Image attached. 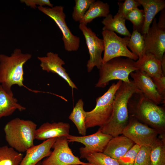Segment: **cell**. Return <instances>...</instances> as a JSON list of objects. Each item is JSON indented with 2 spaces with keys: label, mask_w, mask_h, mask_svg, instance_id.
Wrapping results in <instances>:
<instances>
[{
  "label": "cell",
  "mask_w": 165,
  "mask_h": 165,
  "mask_svg": "<svg viewBox=\"0 0 165 165\" xmlns=\"http://www.w3.org/2000/svg\"><path fill=\"white\" fill-rule=\"evenodd\" d=\"M99 69V78L95 87L101 88L105 87L110 81L113 80L130 82V74L138 70L136 61L121 57L114 58L105 63H102Z\"/></svg>",
  "instance_id": "obj_5"
},
{
  "label": "cell",
  "mask_w": 165,
  "mask_h": 165,
  "mask_svg": "<svg viewBox=\"0 0 165 165\" xmlns=\"http://www.w3.org/2000/svg\"><path fill=\"white\" fill-rule=\"evenodd\" d=\"M136 63L138 70L144 72L151 78L159 77L163 74L160 61L151 53H145Z\"/></svg>",
  "instance_id": "obj_20"
},
{
  "label": "cell",
  "mask_w": 165,
  "mask_h": 165,
  "mask_svg": "<svg viewBox=\"0 0 165 165\" xmlns=\"http://www.w3.org/2000/svg\"><path fill=\"white\" fill-rule=\"evenodd\" d=\"M118 4L119 10L116 15L125 19L130 12L141 6L136 0H125L123 2L119 1L118 2Z\"/></svg>",
  "instance_id": "obj_31"
},
{
  "label": "cell",
  "mask_w": 165,
  "mask_h": 165,
  "mask_svg": "<svg viewBox=\"0 0 165 165\" xmlns=\"http://www.w3.org/2000/svg\"><path fill=\"white\" fill-rule=\"evenodd\" d=\"M159 20L157 23L158 28L160 29L165 30V9L161 11Z\"/></svg>",
  "instance_id": "obj_36"
},
{
  "label": "cell",
  "mask_w": 165,
  "mask_h": 165,
  "mask_svg": "<svg viewBox=\"0 0 165 165\" xmlns=\"http://www.w3.org/2000/svg\"><path fill=\"white\" fill-rule=\"evenodd\" d=\"M134 144L133 141L122 134L112 137L108 142L103 153L118 160Z\"/></svg>",
  "instance_id": "obj_18"
},
{
  "label": "cell",
  "mask_w": 165,
  "mask_h": 165,
  "mask_svg": "<svg viewBox=\"0 0 165 165\" xmlns=\"http://www.w3.org/2000/svg\"><path fill=\"white\" fill-rule=\"evenodd\" d=\"M20 2L21 3H25L26 6L34 9L36 8L37 5L41 6H47L50 8L53 7V5L49 0H21Z\"/></svg>",
  "instance_id": "obj_35"
},
{
  "label": "cell",
  "mask_w": 165,
  "mask_h": 165,
  "mask_svg": "<svg viewBox=\"0 0 165 165\" xmlns=\"http://www.w3.org/2000/svg\"><path fill=\"white\" fill-rule=\"evenodd\" d=\"M26 108L18 103L13 94L7 92L0 85V119L12 115L16 110H25Z\"/></svg>",
  "instance_id": "obj_21"
},
{
  "label": "cell",
  "mask_w": 165,
  "mask_h": 165,
  "mask_svg": "<svg viewBox=\"0 0 165 165\" xmlns=\"http://www.w3.org/2000/svg\"><path fill=\"white\" fill-rule=\"evenodd\" d=\"M79 28L85 38L90 55L86 64L87 71L90 72L96 66L99 69L102 63V53L104 50L103 39L99 38L91 29L79 24Z\"/></svg>",
  "instance_id": "obj_12"
},
{
  "label": "cell",
  "mask_w": 165,
  "mask_h": 165,
  "mask_svg": "<svg viewBox=\"0 0 165 165\" xmlns=\"http://www.w3.org/2000/svg\"><path fill=\"white\" fill-rule=\"evenodd\" d=\"M126 20L116 16L113 17L109 13L102 21L104 26L102 30H108L116 32L125 36L130 37L131 34L125 25Z\"/></svg>",
  "instance_id": "obj_23"
},
{
  "label": "cell",
  "mask_w": 165,
  "mask_h": 165,
  "mask_svg": "<svg viewBox=\"0 0 165 165\" xmlns=\"http://www.w3.org/2000/svg\"><path fill=\"white\" fill-rule=\"evenodd\" d=\"M86 159L92 165H120L117 160L103 152H95L87 156Z\"/></svg>",
  "instance_id": "obj_28"
},
{
  "label": "cell",
  "mask_w": 165,
  "mask_h": 165,
  "mask_svg": "<svg viewBox=\"0 0 165 165\" xmlns=\"http://www.w3.org/2000/svg\"><path fill=\"white\" fill-rule=\"evenodd\" d=\"M37 124L33 121L16 118L7 122L4 130L10 147L20 152H26L34 145Z\"/></svg>",
  "instance_id": "obj_4"
},
{
  "label": "cell",
  "mask_w": 165,
  "mask_h": 165,
  "mask_svg": "<svg viewBox=\"0 0 165 165\" xmlns=\"http://www.w3.org/2000/svg\"><path fill=\"white\" fill-rule=\"evenodd\" d=\"M160 135L150 147L151 165H165V134Z\"/></svg>",
  "instance_id": "obj_25"
},
{
  "label": "cell",
  "mask_w": 165,
  "mask_h": 165,
  "mask_svg": "<svg viewBox=\"0 0 165 165\" xmlns=\"http://www.w3.org/2000/svg\"><path fill=\"white\" fill-rule=\"evenodd\" d=\"M122 134L140 147H151L161 134L156 130L149 127L134 117L129 116L128 123L124 129Z\"/></svg>",
  "instance_id": "obj_9"
},
{
  "label": "cell",
  "mask_w": 165,
  "mask_h": 165,
  "mask_svg": "<svg viewBox=\"0 0 165 165\" xmlns=\"http://www.w3.org/2000/svg\"><path fill=\"white\" fill-rule=\"evenodd\" d=\"M36 165H41V162H39Z\"/></svg>",
  "instance_id": "obj_38"
},
{
  "label": "cell",
  "mask_w": 165,
  "mask_h": 165,
  "mask_svg": "<svg viewBox=\"0 0 165 165\" xmlns=\"http://www.w3.org/2000/svg\"><path fill=\"white\" fill-rule=\"evenodd\" d=\"M130 75L137 87L148 98L158 105L165 103V100L158 93L152 79L146 73L137 70Z\"/></svg>",
  "instance_id": "obj_15"
},
{
  "label": "cell",
  "mask_w": 165,
  "mask_h": 165,
  "mask_svg": "<svg viewBox=\"0 0 165 165\" xmlns=\"http://www.w3.org/2000/svg\"><path fill=\"white\" fill-rule=\"evenodd\" d=\"M122 81L114 83L102 95L96 99V105L92 110L86 112V128L103 126L109 119L112 111L113 102L116 92Z\"/></svg>",
  "instance_id": "obj_6"
},
{
  "label": "cell",
  "mask_w": 165,
  "mask_h": 165,
  "mask_svg": "<svg viewBox=\"0 0 165 165\" xmlns=\"http://www.w3.org/2000/svg\"><path fill=\"white\" fill-rule=\"evenodd\" d=\"M94 0H75V6L72 14L73 19L79 22L82 19L91 4Z\"/></svg>",
  "instance_id": "obj_30"
},
{
  "label": "cell",
  "mask_w": 165,
  "mask_h": 165,
  "mask_svg": "<svg viewBox=\"0 0 165 165\" xmlns=\"http://www.w3.org/2000/svg\"><path fill=\"white\" fill-rule=\"evenodd\" d=\"M128 110L129 116L160 132H165V111L148 98L141 92L134 94L129 100Z\"/></svg>",
  "instance_id": "obj_2"
},
{
  "label": "cell",
  "mask_w": 165,
  "mask_h": 165,
  "mask_svg": "<svg viewBox=\"0 0 165 165\" xmlns=\"http://www.w3.org/2000/svg\"><path fill=\"white\" fill-rule=\"evenodd\" d=\"M37 8L40 11L53 20L61 30L65 50L68 52L78 50L80 38L73 34L68 26L65 20L66 15L64 11V7L57 6L52 8L41 6Z\"/></svg>",
  "instance_id": "obj_8"
},
{
  "label": "cell",
  "mask_w": 165,
  "mask_h": 165,
  "mask_svg": "<svg viewBox=\"0 0 165 165\" xmlns=\"http://www.w3.org/2000/svg\"><path fill=\"white\" fill-rule=\"evenodd\" d=\"M141 92L132 80L130 82H122L115 94L111 116L108 122L99 128L102 133L112 137L122 134L129 119V100L134 94Z\"/></svg>",
  "instance_id": "obj_1"
},
{
  "label": "cell",
  "mask_w": 165,
  "mask_h": 165,
  "mask_svg": "<svg viewBox=\"0 0 165 165\" xmlns=\"http://www.w3.org/2000/svg\"><path fill=\"white\" fill-rule=\"evenodd\" d=\"M37 58L40 61V66L43 70L57 74L66 82L72 90L78 89L62 66L65 62L57 53L49 52L46 56L38 57Z\"/></svg>",
  "instance_id": "obj_14"
},
{
  "label": "cell",
  "mask_w": 165,
  "mask_h": 165,
  "mask_svg": "<svg viewBox=\"0 0 165 165\" xmlns=\"http://www.w3.org/2000/svg\"><path fill=\"white\" fill-rule=\"evenodd\" d=\"M126 20L130 21L133 24V30H136L141 34L145 22V13L143 9L136 8L127 16Z\"/></svg>",
  "instance_id": "obj_29"
},
{
  "label": "cell",
  "mask_w": 165,
  "mask_h": 165,
  "mask_svg": "<svg viewBox=\"0 0 165 165\" xmlns=\"http://www.w3.org/2000/svg\"><path fill=\"white\" fill-rule=\"evenodd\" d=\"M127 46L140 58L145 54L144 35L137 31L133 30L128 41Z\"/></svg>",
  "instance_id": "obj_27"
},
{
  "label": "cell",
  "mask_w": 165,
  "mask_h": 165,
  "mask_svg": "<svg viewBox=\"0 0 165 165\" xmlns=\"http://www.w3.org/2000/svg\"><path fill=\"white\" fill-rule=\"evenodd\" d=\"M144 8L145 22L141 32L142 35L148 33L150 26L155 15L165 9L164 0H136Z\"/></svg>",
  "instance_id": "obj_19"
},
{
  "label": "cell",
  "mask_w": 165,
  "mask_h": 165,
  "mask_svg": "<svg viewBox=\"0 0 165 165\" xmlns=\"http://www.w3.org/2000/svg\"><path fill=\"white\" fill-rule=\"evenodd\" d=\"M57 138L46 140L28 149L19 165H36L42 159L49 156L52 152L51 149Z\"/></svg>",
  "instance_id": "obj_16"
},
{
  "label": "cell",
  "mask_w": 165,
  "mask_h": 165,
  "mask_svg": "<svg viewBox=\"0 0 165 165\" xmlns=\"http://www.w3.org/2000/svg\"><path fill=\"white\" fill-rule=\"evenodd\" d=\"M152 79L158 93L165 100V75L162 74L160 77Z\"/></svg>",
  "instance_id": "obj_34"
},
{
  "label": "cell",
  "mask_w": 165,
  "mask_h": 165,
  "mask_svg": "<svg viewBox=\"0 0 165 165\" xmlns=\"http://www.w3.org/2000/svg\"><path fill=\"white\" fill-rule=\"evenodd\" d=\"M52 148L53 151L41 162V165H92L74 155L66 137L57 138Z\"/></svg>",
  "instance_id": "obj_10"
},
{
  "label": "cell",
  "mask_w": 165,
  "mask_h": 165,
  "mask_svg": "<svg viewBox=\"0 0 165 165\" xmlns=\"http://www.w3.org/2000/svg\"><path fill=\"white\" fill-rule=\"evenodd\" d=\"M161 68L162 74L165 75V54H164L161 61Z\"/></svg>",
  "instance_id": "obj_37"
},
{
  "label": "cell",
  "mask_w": 165,
  "mask_h": 165,
  "mask_svg": "<svg viewBox=\"0 0 165 165\" xmlns=\"http://www.w3.org/2000/svg\"><path fill=\"white\" fill-rule=\"evenodd\" d=\"M109 6L107 3L100 0H95L90 5L84 16L79 22L86 25L98 17H106L110 13Z\"/></svg>",
  "instance_id": "obj_22"
},
{
  "label": "cell",
  "mask_w": 165,
  "mask_h": 165,
  "mask_svg": "<svg viewBox=\"0 0 165 165\" xmlns=\"http://www.w3.org/2000/svg\"><path fill=\"white\" fill-rule=\"evenodd\" d=\"M140 147L134 144V146L118 161L120 165H134V161Z\"/></svg>",
  "instance_id": "obj_33"
},
{
  "label": "cell",
  "mask_w": 165,
  "mask_h": 165,
  "mask_svg": "<svg viewBox=\"0 0 165 165\" xmlns=\"http://www.w3.org/2000/svg\"><path fill=\"white\" fill-rule=\"evenodd\" d=\"M102 34L104 44L102 64L119 57H125L134 61L138 59V57L127 48V43L130 37L122 38L115 32L108 30H103Z\"/></svg>",
  "instance_id": "obj_7"
},
{
  "label": "cell",
  "mask_w": 165,
  "mask_h": 165,
  "mask_svg": "<svg viewBox=\"0 0 165 165\" xmlns=\"http://www.w3.org/2000/svg\"><path fill=\"white\" fill-rule=\"evenodd\" d=\"M23 158L21 152L10 146L0 147V165H19Z\"/></svg>",
  "instance_id": "obj_26"
},
{
  "label": "cell",
  "mask_w": 165,
  "mask_h": 165,
  "mask_svg": "<svg viewBox=\"0 0 165 165\" xmlns=\"http://www.w3.org/2000/svg\"><path fill=\"white\" fill-rule=\"evenodd\" d=\"M150 152V147H141L136 156L134 165H151Z\"/></svg>",
  "instance_id": "obj_32"
},
{
  "label": "cell",
  "mask_w": 165,
  "mask_h": 165,
  "mask_svg": "<svg viewBox=\"0 0 165 165\" xmlns=\"http://www.w3.org/2000/svg\"><path fill=\"white\" fill-rule=\"evenodd\" d=\"M68 142H77L83 144L84 147L79 148L80 158H85L95 152H103L109 140L112 137L102 133L99 129L95 133L81 136L69 135L66 137Z\"/></svg>",
  "instance_id": "obj_11"
},
{
  "label": "cell",
  "mask_w": 165,
  "mask_h": 165,
  "mask_svg": "<svg viewBox=\"0 0 165 165\" xmlns=\"http://www.w3.org/2000/svg\"><path fill=\"white\" fill-rule=\"evenodd\" d=\"M83 106L84 102L82 99H79L68 118L74 124L79 133L82 136H85L87 129L85 125L86 112L84 109Z\"/></svg>",
  "instance_id": "obj_24"
},
{
  "label": "cell",
  "mask_w": 165,
  "mask_h": 165,
  "mask_svg": "<svg viewBox=\"0 0 165 165\" xmlns=\"http://www.w3.org/2000/svg\"><path fill=\"white\" fill-rule=\"evenodd\" d=\"M70 125L62 122L50 123L46 122L37 128L35 133V139L40 140L67 137L69 135Z\"/></svg>",
  "instance_id": "obj_17"
},
{
  "label": "cell",
  "mask_w": 165,
  "mask_h": 165,
  "mask_svg": "<svg viewBox=\"0 0 165 165\" xmlns=\"http://www.w3.org/2000/svg\"></svg>",
  "instance_id": "obj_39"
},
{
  "label": "cell",
  "mask_w": 165,
  "mask_h": 165,
  "mask_svg": "<svg viewBox=\"0 0 165 165\" xmlns=\"http://www.w3.org/2000/svg\"><path fill=\"white\" fill-rule=\"evenodd\" d=\"M32 57L16 48L10 56L0 54V85L8 93H13L12 86H24V65Z\"/></svg>",
  "instance_id": "obj_3"
},
{
  "label": "cell",
  "mask_w": 165,
  "mask_h": 165,
  "mask_svg": "<svg viewBox=\"0 0 165 165\" xmlns=\"http://www.w3.org/2000/svg\"><path fill=\"white\" fill-rule=\"evenodd\" d=\"M157 20L154 18L148 33L144 35L145 53H151L160 61L165 52V30L157 26Z\"/></svg>",
  "instance_id": "obj_13"
}]
</instances>
